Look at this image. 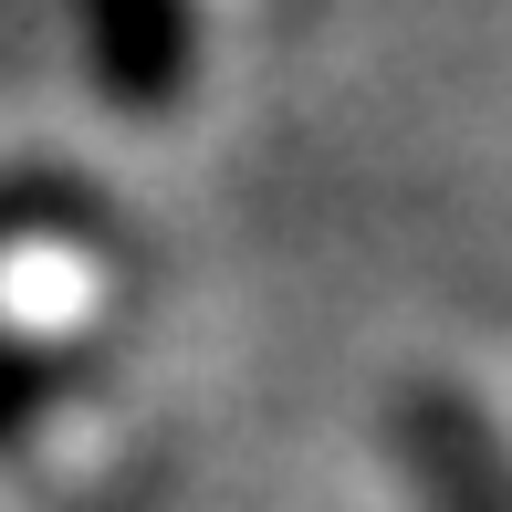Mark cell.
Returning <instances> with one entry per match:
<instances>
[{
  "instance_id": "obj_1",
  "label": "cell",
  "mask_w": 512,
  "mask_h": 512,
  "mask_svg": "<svg viewBox=\"0 0 512 512\" xmlns=\"http://www.w3.org/2000/svg\"><path fill=\"white\" fill-rule=\"evenodd\" d=\"M387 439H398L418 512H512V429L460 377H408L387 408Z\"/></svg>"
},
{
  "instance_id": "obj_2",
  "label": "cell",
  "mask_w": 512,
  "mask_h": 512,
  "mask_svg": "<svg viewBox=\"0 0 512 512\" xmlns=\"http://www.w3.org/2000/svg\"><path fill=\"white\" fill-rule=\"evenodd\" d=\"M74 32L115 115H168L199 84V0H74Z\"/></svg>"
},
{
  "instance_id": "obj_3",
  "label": "cell",
  "mask_w": 512,
  "mask_h": 512,
  "mask_svg": "<svg viewBox=\"0 0 512 512\" xmlns=\"http://www.w3.org/2000/svg\"><path fill=\"white\" fill-rule=\"evenodd\" d=\"M84 356L53 335H32V324H0V450H32V429L74 398Z\"/></svg>"
}]
</instances>
